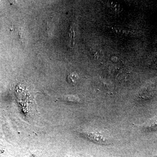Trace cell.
Masks as SVG:
<instances>
[{
  "label": "cell",
  "instance_id": "1",
  "mask_svg": "<svg viewBox=\"0 0 157 157\" xmlns=\"http://www.w3.org/2000/svg\"><path fill=\"white\" fill-rule=\"evenodd\" d=\"M87 138L95 143L101 144H108L110 143V138L103 132L98 131H88L83 132Z\"/></svg>",
  "mask_w": 157,
  "mask_h": 157
},
{
  "label": "cell",
  "instance_id": "2",
  "mask_svg": "<svg viewBox=\"0 0 157 157\" xmlns=\"http://www.w3.org/2000/svg\"><path fill=\"white\" fill-rule=\"evenodd\" d=\"M136 126L149 131L157 130V117H155L150 119L143 124L137 125Z\"/></svg>",
  "mask_w": 157,
  "mask_h": 157
},
{
  "label": "cell",
  "instance_id": "3",
  "mask_svg": "<svg viewBox=\"0 0 157 157\" xmlns=\"http://www.w3.org/2000/svg\"><path fill=\"white\" fill-rule=\"evenodd\" d=\"M67 81L69 83L73 86H75L77 84L79 76L78 74L75 73H71L69 74L67 76Z\"/></svg>",
  "mask_w": 157,
  "mask_h": 157
},
{
  "label": "cell",
  "instance_id": "4",
  "mask_svg": "<svg viewBox=\"0 0 157 157\" xmlns=\"http://www.w3.org/2000/svg\"><path fill=\"white\" fill-rule=\"evenodd\" d=\"M154 157H157V155H156Z\"/></svg>",
  "mask_w": 157,
  "mask_h": 157
}]
</instances>
